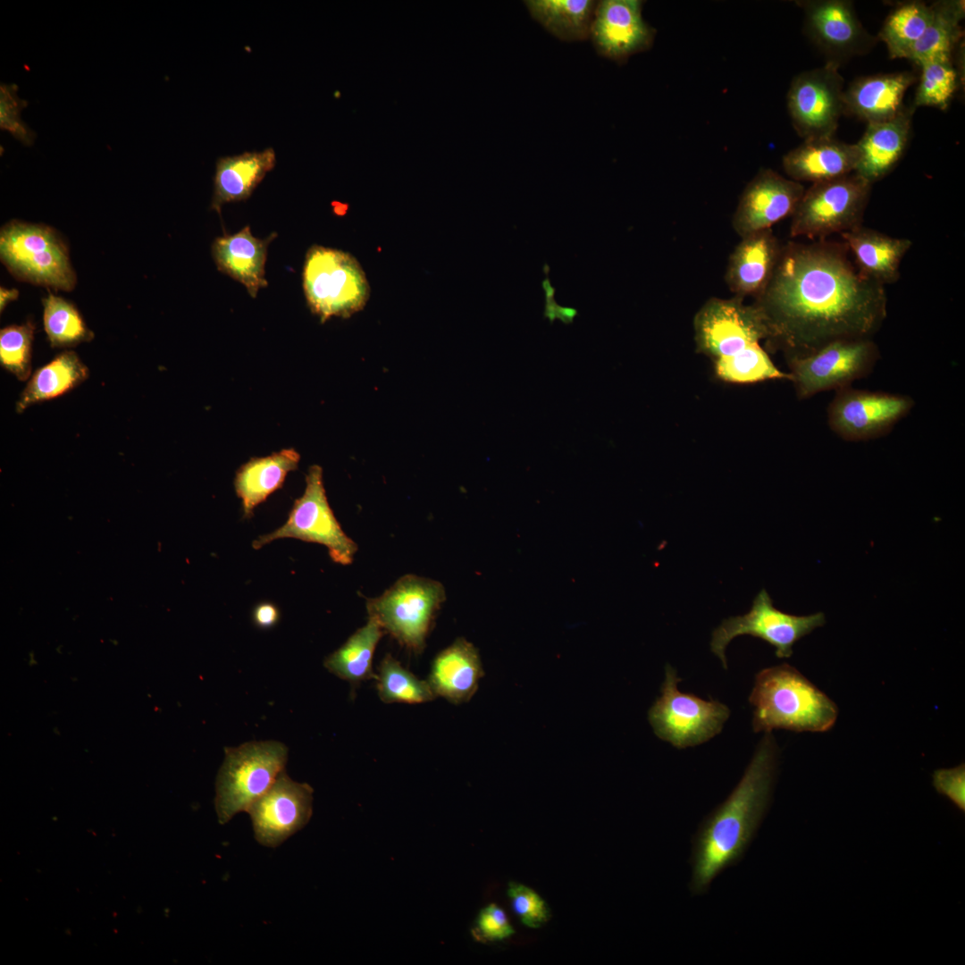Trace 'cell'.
Listing matches in <instances>:
<instances>
[{
	"label": "cell",
	"mask_w": 965,
	"mask_h": 965,
	"mask_svg": "<svg viewBox=\"0 0 965 965\" xmlns=\"http://www.w3.org/2000/svg\"><path fill=\"white\" fill-rule=\"evenodd\" d=\"M842 242L782 246L773 276L754 304L768 340L790 357L843 340L870 339L886 317L885 286L864 275Z\"/></svg>",
	"instance_id": "1"
},
{
	"label": "cell",
	"mask_w": 965,
	"mask_h": 965,
	"mask_svg": "<svg viewBox=\"0 0 965 965\" xmlns=\"http://www.w3.org/2000/svg\"><path fill=\"white\" fill-rule=\"evenodd\" d=\"M777 759L775 739L765 733L737 785L699 826L690 858L693 895L706 893L717 877L744 856L769 806Z\"/></svg>",
	"instance_id": "2"
},
{
	"label": "cell",
	"mask_w": 965,
	"mask_h": 965,
	"mask_svg": "<svg viewBox=\"0 0 965 965\" xmlns=\"http://www.w3.org/2000/svg\"><path fill=\"white\" fill-rule=\"evenodd\" d=\"M749 701L754 732H826L838 717L835 703L795 667L784 663L755 676Z\"/></svg>",
	"instance_id": "3"
},
{
	"label": "cell",
	"mask_w": 965,
	"mask_h": 965,
	"mask_svg": "<svg viewBox=\"0 0 965 965\" xmlns=\"http://www.w3.org/2000/svg\"><path fill=\"white\" fill-rule=\"evenodd\" d=\"M0 258L21 281L71 291L76 285L68 248L53 228L13 220L0 231Z\"/></svg>",
	"instance_id": "4"
},
{
	"label": "cell",
	"mask_w": 965,
	"mask_h": 965,
	"mask_svg": "<svg viewBox=\"0 0 965 965\" xmlns=\"http://www.w3.org/2000/svg\"><path fill=\"white\" fill-rule=\"evenodd\" d=\"M216 779L215 810L220 824L250 806L284 771L288 748L277 741H253L225 747Z\"/></svg>",
	"instance_id": "5"
},
{
	"label": "cell",
	"mask_w": 965,
	"mask_h": 965,
	"mask_svg": "<svg viewBox=\"0 0 965 965\" xmlns=\"http://www.w3.org/2000/svg\"><path fill=\"white\" fill-rule=\"evenodd\" d=\"M302 284L309 309L323 323L331 316H351L370 296L365 273L352 255L318 245L306 254Z\"/></svg>",
	"instance_id": "6"
},
{
	"label": "cell",
	"mask_w": 965,
	"mask_h": 965,
	"mask_svg": "<svg viewBox=\"0 0 965 965\" xmlns=\"http://www.w3.org/2000/svg\"><path fill=\"white\" fill-rule=\"evenodd\" d=\"M445 599V590L440 582L406 575L381 596L369 599L366 609L368 618L374 620L384 633L409 650L420 653Z\"/></svg>",
	"instance_id": "7"
},
{
	"label": "cell",
	"mask_w": 965,
	"mask_h": 965,
	"mask_svg": "<svg viewBox=\"0 0 965 965\" xmlns=\"http://www.w3.org/2000/svg\"><path fill=\"white\" fill-rule=\"evenodd\" d=\"M871 187L854 172L813 183L791 216L790 236L825 239L861 225Z\"/></svg>",
	"instance_id": "8"
},
{
	"label": "cell",
	"mask_w": 965,
	"mask_h": 965,
	"mask_svg": "<svg viewBox=\"0 0 965 965\" xmlns=\"http://www.w3.org/2000/svg\"><path fill=\"white\" fill-rule=\"evenodd\" d=\"M693 329L697 351L713 365L738 358L768 338L760 309L734 296L708 299L694 316Z\"/></svg>",
	"instance_id": "9"
},
{
	"label": "cell",
	"mask_w": 965,
	"mask_h": 965,
	"mask_svg": "<svg viewBox=\"0 0 965 965\" xmlns=\"http://www.w3.org/2000/svg\"><path fill=\"white\" fill-rule=\"evenodd\" d=\"M680 681L676 669L667 665L661 695L650 707L648 717L659 739L684 749L701 744L719 734L730 709L717 701H705L680 692L677 688Z\"/></svg>",
	"instance_id": "10"
},
{
	"label": "cell",
	"mask_w": 965,
	"mask_h": 965,
	"mask_svg": "<svg viewBox=\"0 0 965 965\" xmlns=\"http://www.w3.org/2000/svg\"><path fill=\"white\" fill-rule=\"evenodd\" d=\"M284 538L322 544L327 548L335 563L346 566L353 561L357 545L344 533L329 505L323 469L318 465L309 467L305 491L295 500L285 524L268 534L259 536L252 546L259 550L275 540Z\"/></svg>",
	"instance_id": "11"
},
{
	"label": "cell",
	"mask_w": 965,
	"mask_h": 965,
	"mask_svg": "<svg viewBox=\"0 0 965 965\" xmlns=\"http://www.w3.org/2000/svg\"><path fill=\"white\" fill-rule=\"evenodd\" d=\"M878 357L871 339L836 340L809 355L790 357V381L801 399L836 391L868 375Z\"/></svg>",
	"instance_id": "12"
},
{
	"label": "cell",
	"mask_w": 965,
	"mask_h": 965,
	"mask_svg": "<svg viewBox=\"0 0 965 965\" xmlns=\"http://www.w3.org/2000/svg\"><path fill=\"white\" fill-rule=\"evenodd\" d=\"M825 623L822 612L795 616L777 609L768 592L762 589L754 598L748 613L726 618L714 629L710 650L726 668V646L734 638L748 634L775 647L776 657L789 658L796 642Z\"/></svg>",
	"instance_id": "13"
},
{
	"label": "cell",
	"mask_w": 965,
	"mask_h": 965,
	"mask_svg": "<svg viewBox=\"0 0 965 965\" xmlns=\"http://www.w3.org/2000/svg\"><path fill=\"white\" fill-rule=\"evenodd\" d=\"M840 66H824L796 75L787 92V108L797 134L803 139L834 137L843 114V79Z\"/></svg>",
	"instance_id": "14"
},
{
	"label": "cell",
	"mask_w": 965,
	"mask_h": 965,
	"mask_svg": "<svg viewBox=\"0 0 965 965\" xmlns=\"http://www.w3.org/2000/svg\"><path fill=\"white\" fill-rule=\"evenodd\" d=\"M913 406L909 396L849 386L836 390L827 407V422L845 441H867L889 432Z\"/></svg>",
	"instance_id": "15"
},
{
	"label": "cell",
	"mask_w": 965,
	"mask_h": 965,
	"mask_svg": "<svg viewBox=\"0 0 965 965\" xmlns=\"http://www.w3.org/2000/svg\"><path fill=\"white\" fill-rule=\"evenodd\" d=\"M798 4L804 13L805 32L827 57V63L840 66L875 46L877 38L863 27L852 2L810 0Z\"/></svg>",
	"instance_id": "16"
},
{
	"label": "cell",
	"mask_w": 965,
	"mask_h": 965,
	"mask_svg": "<svg viewBox=\"0 0 965 965\" xmlns=\"http://www.w3.org/2000/svg\"><path fill=\"white\" fill-rule=\"evenodd\" d=\"M313 788L281 772L269 790L248 809L256 840L277 847L303 828L313 811Z\"/></svg>",
	"instance_id": "17"
},
{
	"label": "cell",
	"mask_w": 965,
	"mask_h": 965,
	"mask_svg": "<svg viewBox=\"0 0 965 965\" xmlns=\"http://www.w3.org/2000/svg\"><path fill=\"white\" fill-rule=\"evenodd\" d=\"M641 0H602L596 4L589 38L597 53L623 63L652 46L656 30L642 17Z\"/></svg>",
	"instance_id": "18"
},
{
	"label": "cell",
	"mask_w": 965,
	"mask_h": 965,
	"mask_svg": "<svg viewBox=\"0 0 965 965\" xmlns=\"http://www.w3.org/2000/svg\"><path fill=\"white\" fill-rule=\"evenodd\" d=\"M805 189L771 169H761L746 185L732 217L740 237L771 229L796 209Z\"/></svg>",
	"instance_id": "19"
},
{
	"label": "cell",
	"mask_w": 965,
	"mask_h": 965,
	"mask_svg": "<svg viewBox=\"0 0 965 965\" xmlns=\"http://www.w3.org/2000/svg\"><path fill=\"white\" fill-rule=\"evenodd\" d=\"M782 246L771 229L741 238L730 254L725 281L734 297H759L768 285Z\"/></svg>",
	"instance_id": "20"
},
{
	"label": "cell",
	"mask_w": 965,
	"mask_h": 965,
	"mask_svg": "<svg viewBox=\"0 0 965 965\" xmlns=\"http://www.w3.org/2000/svg\"><path fill=\"white\" fill-rule=\"evenodd\" d=\"M914 110L912 106H905L892 119L868 123L855 144L854 173L872 185L894 169L907 148Z\"/></svg>",
	"instance_id": "21"
},
{
	"label": "cell",
	"mask_w": 965,
	"mask_h": 965,
	"mask_svg": "<svg viewBox=\"0 0 965 965\" xmlns=\"http://www.w3.org/2000/svg\"><path fill=\"white\" fill-rule=\"evenodd\" d=\"M915 81L910 71L860 77L843 92V113L868 123L892 119L905 107V93Z\"/></svg>",
	"instance_id": "22"
},
{
	"label": "cell",
	"mask_w": 965,
	"mask_h": 965,
	"mask_svg": "<svg viewBox=\"0 0 965 965\" xmlns=\"http://www.w3.org/2000/svg\"><path fill=\"white\" fill-rule=\"evenodd\" d=\"M856 163L855 144L844 143L834 137L804 139L782 159L783 169L789 179L812 184L852 173Z\"/></svg>",
	"instance_id": "23"
},
{
	"label": "cell",
	"mask_w": 965,
	"mask_h": 965,
	"mask_svg": "<svg viewBox=\"0 0 965 965\" xmlns=\"http://www.w3.org/2000/svg\"><path fill=\"white\" fill-rule=\"evenodd\" d=\"M277 236L273 232L265 239L253 236L250 227L245 226L235 234H223L212 244V257L221 273L241 283L252 298L259 290L267 287L265 262L270 242Z\"/></svg>",
	"instance_id": "24"
},
{
	"label": "cell",
	"mask_w": 965,
	"mask_h": 965,
	"mask_svg": "<svg viewBox=\"0 0 965 965\" xmlns=\"http://www.w3.org/2000/svg\"><path fill=\"white\" fill-rule=\"evenodd\" d=\"M483 676L476 647L457 638L433 659L427 682L436 697L458 705L472 699Z\"/></svg>",
	"instance_id": "25"
},
{
	"label": "cell",
	"mask_w": 965,
	"mask_h": 965,
	"mask_svg": "<svg viewBox=\"0 0 965 965\" xmlns=\"http://www.w3.org/2000/svg\"><path fill=\"white\" fill-rule=\"evenodd\" d=\"M841 236L864 275L884 286L899 279L902 260L912 246L910 239L892 237L862 224Z\"/></svg>",
	"instance_id": "26"
},
{
	"label": "cell",
	"mask_w": 965,
	"mask_h": 965,
	"mask_svg": "<svg viewBox=\"0 0 965 965\" xmlns=\"http://www.w3.org/2000/svg\"><path fill=\"white\" fill-rule=\"evenodd\" d=\"M275 164L273 147L220 157L215 166L211 208L220 214L224 204L249 198Z\"/></svg>",
	"instance_id": "27"
},
{
	"label": "cell",
	"mask_w": 965,
	"mask_h": 965,
	"mask_svg": "<svg viewBox=\"0 0 965 965\" xmlns=\"http://www.w3.org/2000/svg\"><path fill=\"white\" fill-rule=\"evenodd\" d=\"M299 454L293 449H284L264 457H252L236 473L234 488L241 499L244 517H250L254 509L281 489L287 474L298 466Z\"/></svg>",
	"instance_id": "28"
},
{
	"label": "cell",
	"mask_w": 965,
	"mask_h": 965,
	"mask_svg": "<svg viewBox=\"0 0 965 965\" xmlns=\"http://www.w3.org/2000/svg\"><path fill=\"white\" fill-rule=\"evenodd\" d=\"M930 5V21L921 38L905 56L919 66L936 59L952 58L963 35L964 1L944 0Z\"/></svg>",
	"instance_id": "29"
},
{
	"label": "cell",
	"mask_w": 965,
	"mask_h": 965,
	"mask_svg": "<svg viewBox=\"0 0 965 965\" xmlns=\"http://www.w3.org/2000/svg\"><path fill=\"white\" fill-rule=\"evenodd\" d=\"M88 367L72 350H64L37 369L20 394L15 405L18 414L32 405L58 398L86 381Z\"/></svg>",
	"instance_id": "30"
},
{
	"label": "cell",
	"mask_w": 965,
	"mask_h": 965,
	"mask_svg": "<svg viewBox=\"0 0 965 965\" xmlns=\"http://www.w3.org/2000/svg\"><path fill=\"white\" fill-rule=\"evenodd\" d=\"M384 631L373 619L357 629L324 660V667L334 676L357 686L363 681L376 679L373 659Z\"/></svg>",
	"instance_id": "31"
},
{
	"label": "cell",
	"mask_w": 965,
	"mask_h": 965,
	"mask_svg": "<svg viewBox=\"0 0 965 965\" xmlns=\"http://www.w3.org/2000/svg\"><path fill=\"white\" fill-rule=\"evenodd\" d=\"M597 2L592 0H527L530 15L550 34L564 41L590 37Z\"/></svg>",
	"instance_id": "32"
},
{
	"label": "cell",
	"mask_w": 965,
	"mask_h": 965,
	"mask_svg": "<svg viewBox=\"0 0 965 965\" xmlns=\"http://www.w3.org/2000/svg\"><path fill=\"white\" fill-rule=\"evenodd\" d=\"M931 13V5L920 1L906 2L892 10L878 33L891 58H905L923 36Z\"/></svg>",
	"instance_id": "33"
},
{
	"label": "cell",
	"mask_w": 965,
	"mask_h": 965,
	"mask_svg": "<svg viewBox=\"0 0 965 965\" xmlns=\"http://www.w3.org/2000/svg\"><path fill=\"white\" fill-rule=\"evenodd\" d=\"M42 303L44 329L52 348H73L94 338L71 302L48 292Z\"/></svg>",
	"instance_id": "34"
},
{
	"label": "cell",
	"mask_w": 965,
	"mask_h": 965,
	"mask_svg": "<svg viewBox=\"0 0 965 965\" xmlns=\"http://www.w3.org/2000/svg\"><path fill=\"white\" fill-rule=\"evenodd\" d=\"M375 681L384 703L420 704L437 698L427 680L417 678L390 654L381 661Z\"/></svg>",
	"instance_id": "35"
},
{
	"label": "cell",
	"mask_w": 965,
	"mask_h": 965,
	"mask_svg": "<svg viewBox=\"0 0 965 965\" xmlns=\"http://www.w3.org/2000/svg\"><path fill=\"white\" fill-rule=\"evenodd\" d=\"M921 74L917 88L913 108L931 106L941 110L948 108L958 88L959 75L952 58L936 59L921 64Z\"/></svg>",
	"instance_id": "36"
},
{
	"label": "cell",
	"mask_w": 965,
	"mask_h": 965,
	"mask_svg": "<svg viewBox=\"0 0 965 965\" xmlns=\"http://www.w3.org/2000/svg\"><path fill=\"white\" fill-rule=\"evenodd\" d=\"M34 324L28 321L0 331V363L18 380L26 381L31 374Z\"/></svg>",
	"instance_id": "37"
},
{
	"label": "cell",
	"mask_w": 965,
	"mask_h": 965,
	"mask_svg": "<svg viewBox=\"0 0 965 965\" xmlns=\"http://www.w3.org/2000/svg\"><path fill=\"white\" fill-rule=\"evenodd\" d=\"M16 84L1 83L0 86V127L27 147L34 144L37 133L21 120V110L28 102L18 94Z\"/></svg>",
	"instance_id": "38"
},
{
	"label": "cell",
	"mask_w": 965,
	"mask_h": 965,
	"mask_svg": "<svg viewBox=\"0 0 965 965\" xmlns=\"http://www.w3.org/2000/svg\"><path fill=\"white\" fill-rule=\"evenodd\" d=\"M508 895L514 911L525 927L538 928L549 920L550 909L546 902L532 888L510 882Z\"/></svg>",
	"instance_id": "39"
},
{
	"label": "cell",
	"mask_w": 965,
	"mask_h": 965,
	"mask_svg": "<svg viewBox=\"0 0 965 965\" xmlns=\"http://www.w3.org/2000/svg\"><path fill=\"white\" fill-rule=\"evenodd\" d=\"M936 792L947 797L962 813L965 812V765L939 768L932 775Z\"/></svg>",
	"instance_id": "40"
},
{
	"label": "cell",
	"mask_w": 965,
	"mask_h": 965,
	"mask_svg": "<svg viewBox=\"0 0 965 965\" xmlns=\"http://www.w3.org/2000/svg\"><path fill=\"white\" fill-rule=\"evenodd\" d=\"M478 934L490 941H500L515 934L505 911L495 903L481 910L477 918Z\"/></svg>",
	"instance_id": "41"
},
{
	"label": "cell",
	"mask_w": 965,
	"mask_h": 965,
	"mask_svg": "<svg viewBox=\"0 0 965 965\" xmlns=\"http://www.w3.org/2000/svg\"><path fill=\"white\" fill-rule=\"evenodd\" d=\"M280 613L276 606L270 602L257 605L253 611L254 623L261 628H270L279 620Z\"/></svg>",
	"instance_id": "42"
},
{
	"label": "cell",
	"mask_w": 965,
	"mask_h": 965,
	"mask_svg": "<svg viewBox=\"0 0 965 965\" xmlns=\"http://www.w3.org/2000/svg\"><path fill=\"white\" fill-rule=\"evenodd\" d=\"M556 315L557 319L560 320L566 324H568L573 323L575 317L578 315V311L574 307L564 306L558 304Z\"/></svg>",
	"instance_id": "43"
},
{
	"label": "cell",
	"mask_w": 965,
	"mask_h": 965,
	"mask_svg": "<svg viewBox=\"0 0 965 965\" xmlns=\"http://www.w3.org/2000/svg\"><path fill=\"white\" fill-rule=\"evenodd\" d=\"M19 291L16 289L0 288V311L5 308V306L13 300L17 299Z\"/></svg>",
	"instance_id": "44"
},
{
	"label": "cell",
	"mask_w": 965,
	"mask_h": 965,
	"mask_svg": "<svg viewBox=\"0 0 965 965\" xmlns=\"http://www.w3.org/2000/svg\"><path fill=\"white\" fill-rule=\"evenodd\" d=\"M543 271L546 273V278L541 281V288L544 291L545 302L554 300L556 289L552 286L549 278L548 273L550 268L548 264H545Z\"/></svg>",
	"instance_id": "45"
},
{
	"label": "cell",
	"mask_w": 965,
	"mask_h": 965,
	"mask_svg": "<svg viewBox=\"0 0 965 965\" xmlns=\"http://www.w3.org/2000/svg\"><path fill=\"white\" fill-rule=\"evenodd\" d=\"M558 303L554 300L546 301L544 306V317L548 318L550 323H553L557 319L556 310Z\"/></svg>",
	"instance_id": "46"
}]
</instances>
